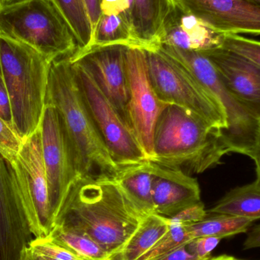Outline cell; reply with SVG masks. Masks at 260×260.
Returning <instances> with one entry per match:
<instances>
[{
    "label": "cell",
    "mask_w": 260,
    "mask_h": 260,
    "mask_svg": "<svg viewBox=\"0 0 260 260\" xmlns=\"http://www.w3.org/2000/svg\"><path fill=\"white\" fill-rule=\"evenodd\" d=\"M145 216L112 177L88 176L74 182L55 226L88 235L117 258Z\"/></svg>",
    "instance_id": "1"
},
{
    "label": "cell",
    "mask_w": 260,
    "mask_h": 260,
    "mask_svg": "<svg viewBox=\"0 0 260 260\" xmlns=\"http://www.w3.org/2000/svg\"><path fill=\"white\" fill-rule=\"evenodd\" d=\"M45 105L56 108L76 154L81 177L114 178V161L84 102L69 56L51 62Z\"/></svg>",
    "instance_id": "2"
},
{
    "label": "cell",
    "mask_w": 260,
    "mask_h": 260,
    "mask_svg": "<svg viewBox=\"0 0 260 260\" xmlns=\"http://www.w3.org/2000/svg\"><path fill=\"white\" fill-rule=\"evenodd\" d=\"M229 153L221 130L184 108L168 105L156 123L149 160L188 174H201Z\"/></svg>",
    "instance_id": "3"
},
{
    "label": "cell",
    "mask_w": 260,
    "mask_h": 260,
    "mask_svg": "<svg viewBox=\"0 0 260 260\" xmlns=\"http://www.w3.org/2000/svg\"><path fill=\"white\" fill-rule=\"evenodd\" d=\"M52 62L32 47L0 36V63L13 126L23 141L41 124Z\"/></svg>",
    "instance_id": "4"
},
{
    "label": "cell",
    "mask_w": 260,
    "mask_h": 260,
    "mask_svg": "<svg viewBox=\"0 0 260 260\" xmlns=\"http://www.w3.org/2000/svg\"><path fill=\"white\" fill-rule=\"evenodd\" d=\"M0 36L26 44L52 61L78 50L73 32L50 0L0 7Z\"/></svg>",
    "instance_id": "5"
},
{
    "label": "cell",
    "mask_w": 260,
    "mask_h": 260,
    "mask_svg": "<svg viewBox=\"0 0 260 260\" xmlns=\"http://www.w3.org/2000/svg\"><path fill=\"white\" fill-rule=\"evenodd\" d=\"M145 51L151 85L162 102L184 108L221 131L227 129L219 101L192 73L159 49Z\"/></svg>",
    "instance_id": "6"
},
{
    "label": "cell",
    "mask_w": 260,
    "mask_h": 260,
    "mask_svg": "<svg viewBox=\"0 0 260 260\" xmlns=\"http://www.w3.org/2000/svg\"><path fill=\"white\" fill-rule=\"evenodd\" d=\"M157 49L185 67L217 98L227 119V129L221 130V134L228 151L250 157L260 123L248 114L228 89L210 59L200 52L165 45L159 46Z\"/></svg>",
    "instance_id": "7"
},
{
    "label": "cell",
    "mask_w": 260,
    "mask_h": 260,
    "mask_svg": "<svg viewBox=\"0 0 260 260\" xmlns=\"http://www.w3.org/2000/svg\"><path fill=\"white\" fill-rule=\"evenodd\" d=\"M33 221L22 170L0 151V260H22L34 239Z\"/></svg>",
    "instance_id": "8"
},
{
    "label": "cell",
    "mask_w": 260,
    "mask_h": 260,
    "mask_svg": "<svg viewBox=\"0 0 260 260\" xmlns=\"http://www.w3.org/2000/svg\"><path fill=\"white\" fill-rule=\"evenodd\" d=\"M71 63L84 102L115 163L124 168L148 160L133 132L89 73L79 62Z\"/></svg>",
    "instance_id": "9"
},
{
    "label": "cell",
    "mask_w": 260,
    "mask_h": 260,
    "mask_svg": "<svg viewBox=\"0 0 260 260\" xmlns=\"http://www.w3.org/2000/svg\"><path fill=\"white\" fill-rule=\"evenodd\" d=\"M40 127L50 210L56 221L62 203L74 182L81 177L80 173L56 108L45 105Z\"/></svg>",
    "instance_id": "10"
},
{
    "label": "cell",
    "mask_w": 260,
    "mask_h": 260,
    "mask_svg": "<svg viewBox=\"0 0 260 260\" xmlns=\"http://www.w3.org/2000/svg\"><path fill=\"white\" fill-rule=\"evenodd\" d=\"M126 66L129 91L128 124L149 160L156 123L168 105L159 99L151 85L145 50L126 47Z\"/></svg>",
    "instance_id": "11"
},
{
    "label": "cell",
    "mask_w": 260,
    "mask_h": 260,
    "mask_svg": "<svg viewBox=\"0 0 260 260\" xmlns=\"http://www.w3.org/2000/svg\"><path fill=\"white\" fill-rule=\"evenodd\" d=\"M126 47L115 45L94 49L78 57H70V60L79 62L89 73L101 91L129 126L127 111L129 91L126 66Z\"/></svg>",
    "instance_id": "12"
},
{
    "label": "cell",
    "mask_w": 260,
    "mask_h": 260,
    "mask_svg": "<svg viewBox=\"0 0 260 260\" xmlns=\"http://www.w3.org/2000/svg\"><path fill=\"white\" fill-rule=\"evenodd\" d=\"M173 6L224 34L260 35V6L252 0H171Z\"/></svg>",
    "instance_id": "13"
},
{
    "label": "cell",
    "mask_w": 260,
    "mask_h": 260,
    "mask_svg": "<svg viewBox=\"0 0 260 260\" xmlns=\"http://www.w3.org/2000/svg\"><path fill=\"white\" fill-rule=\"evenodd\" d=\"M17 161L22 170L30 195L34 237L48 236L54 228L55 219L50 210L40 126L23 142Z\"/></svg>",
    "instance_id": "14"
},
{
    "label": "cell",
    "mask_w": 260,
    "mask_h": 260,
    "mask_svg": "<svg viewBox=\"0 0 260 260\" xmlns=\"http://www.w3.org/2000/svg\"><path fill=\"white\" fill-rule=\"evenodd\" d=\"M200 53L210 59L228 89L260 123L259 67L222 47Z\"/></svg>",
    "instance_id": "15"
},
{
    "label": "cell",
    "mask_w": 260,
    "mask_h": 260,
    "mask_svg": "<svg viewBox=\"0 0 260 260\" xmlns=\"http://www.w3.org/2000/svg\"><path fill=\"white\" fill-rule=\"evenodd\" d=\"M153 164L152 198L156 214L171 218L201 203L200 185L190 174L177 168Z\"/></svg>",
    "instance_id": "16"
},
{
    "label": "cell",
    "mask_w": 260,
    "mask_h": 260,
    "mask_svg": "<svg viewBox=\"0 0 260 260\" xmlns=\"http://www.w3.org/2000/svg\"><path fill=\"white\" fill-rule=\"evenodd\" d=\"M224 35L197 17L173 6L159 37L158 47L165 45L190 51H207L222 47Z\"/></svg>",
    "instance_id": "17"
},
{
    "label": "cell",
    "mask_w": 260,
    "mask_h": 260,
    "mask_svg": "<svg viewBox=\"0 0 260 260\" xmlns=\"http://www.w3.org/2000/svg\"><path fill=\"white\" fill-rule=\"evenodd\" d=\"M173 5L171 0H133L129 17L132 30L144 50H155Z\"/></svg>",
    "instance_id": "18"
},
{
    "label": "cell",
    "mask_w": 260,
    "mask_h": 260,
    "mask_svg": "<svg viewBox=\"0 0 260 260\" xmlns=\"http://www.w3.org/2000/svg\"><path fill=\"white\" fill-rule=\"evenodd\" d=\"M113 179L144 215L155 213L152 198V161L146 160L139 165L122 168Z\"/></svg>",
    "instance_id": "19"
},
{
    "label": "cell",
    "mask_w": 260,
    "mask_h": 260,
    "mask_svg": "<svg viewBox=\"0 0 260 260\" xmlns=\"http://www.w3.org/2000/svg\"><path fill=\"white\" fill-rule=\"evenodd\" d=\"M115 45L144 50L142 44L133 35L129 14L101 15L93 32L92 40L89 47L83 53L73 55L70 57L73 59L94 49Z\"/></svg>",
    "instance_id": "20"
},
{
    "label": "cell",
    "mask_w": 260,
    "mask_h": 260,
    "mask_svg": "<svg viewBox=\"0 0 260 260\" xmlns=\"http://www.w3.org/2000/svg\"><path fill=\"white\" fill-rule=\"evenodd\" d=\"M210 214H226L247 219H260V186L255 181L229 191L213 207Z\"/></svg>",
    "instance_id": "21"
},
{
    "label": "cell",
    "mask_w": 260,
    "mask_h": 260,
    "mask_svg": "<svg viewBox=\"0 0 260 260\" xmlns=\"http://www.w3.org/2000/svg\"><path fill=\"white\" fill-rule=\"evenodd\" d=\"M171 227L169 218L152 213L144 217L139 227L125 246L121 260H137L151 248Z\"/></svg>",
    "instance_id": "22"
},
{
    "label": "cell",
    "mask_w": 260,
    "mask_h": 260,
    "mask_svg": "<svg viewBox=\"0 0 260 260\" xmlns=\"http://www.w3.org/2000/svg\"><path fill=\"white\" fill-rule=\"evenodd\" d=\"M254 221L226 215L208 213L207 216L195 224L186 226L192 239L200 237H215L220 239L247 233Z\"/></svg>",
    "instance_id": "23"
},
{
    "label": "cell",
    "mask_w": 260,
    "mask_h": 260,
    "mask_svg": "<svg viewBox=\"0 0 260 260\" xmlns=\"http://www.w3.org/2000/svg\"><path fill=\"white\" fill-rule=\"evenodd\" d=\"M50 1L65 20L76 38L78 50L73 55L85 52L91 44L93 32L84 0Z\"/></svg>",
    "instance_id": "24"
},
{
    "label": "cell",
    "mask_w": 260,
    "mask_h": 260,
    "mask_svg": "<svg viewBox=\"0 0 260 260\" xmlns=\"http://www.w3.org/2000/svg\"><path fill=\"white\" fill-rule=\"evenodd\" d=\"M50 236L61 245L74 252L87 260H114L115 258L110 254L100 244L85 234L70 229L55 226Z\"/></svg>",
    "instance_id": "25"
},
{
    "label": "cell",
    "mask_w": 260,
    "mask_h": 260,
    "mask_svg": "<svg viewBox=\"0 0 260 260\" xmlns=\"http://www.w3.org/2000/svg\"><path fill=\"white\" fill-rule=\"evenodd\" d=\"M171 220V219H170ZM192 238L186 226L173 222L168 232L137 260H159L182 247H186Z\"/></svg>",
    "instance_id": "26"
},
{
    "label": "cell",
    "mask_w": 260,
    "mask_h": 260,
    "mask_svg": "<svg viewBox=\"0 0 260 260\" xmlns=\"http://www.w3.org/2000/svg\"><path fill=\"white\" fill-rule=\"evenodd\" d=\"M28 249L35 256L47 260H87L61 245L50 236L34 238Z\"/></svg>",
    "instance_id": "27"
},
{
    "label": "cell",
    "mask_w": 260,
    "mask_h": 260,
    "mask_svg": "<svg viewBox=\"0 0 260 260\" xmlns=\"http://www.w3.org/2000/svg\"><path fill=\"white\" fill-rule=\"evenodd\" d=\"M221 47L243 56L260 68V41L235 34H225Z\"/></svg>",
    "instance_id": "28"
},
{
    "label": "cell",
    "mask_w": 260,
    "mask_h": 260,
    "mask_svg": "<svg viewBox=\"0 0 260 260\" xmlns=\"http://www.w3.org/2000/svg\"><path fill=\"white\" fill-rule=\"evenodd\" d=\"M23 142L15 129L0 117V151L16 159Z\"/></svg>",
    "instance_id": "29"
},
{
    "label": "cell",
    "mask_w": 260,
    "mask_h": 260,
    "mask_svg": "<svg viewBox=\"0 0 260 260\" xmlns=\"http://www.w3.org/2000/svg\"><path fill=\"white\" fill-rule=\"evenodd\" d=\"M221 239L215 237H200L194 238L186 245V249L202 260L210 258Z\"/></svg>",
    "instance_id": "30"
},
{
    "label": "cell",
    "mask_w": 260,
    "mask_h": 260,
    "mask_svg": "<svg viewBox=\"0 0 260 260\" xmlns=\"http://www.w3.org/2000/svg\"><path fill=\"white\" fill-rule=\"evenodd\" d=\"M206 216L207 211L205 209L204 204L201 202L181 211L170 219L173 222L187 226L202 221Z\"/></svg>",
    "instance_id": "31"
},
{
    "label": "cell",
    "mask_w": 260,
    "mask_h": 260,
    "mask_svg": "<svg viewBox=\"0 0 260 260\" xmlns=\"http://www.w3.org/2000/svg\"><path fill=\"white\" fill-rule=\"evenodd\" d=\"M0 117L14 128L9 94L0 63ZM15 129V128H14Z\"/></svg>",
    "instance_id": "32"
},
{
    "label": "cell",
    "mask_w": 260,
    "mask_h": 260,
    "mask_svg": "<svg viewBox=\"0 0 260 260\" xmlns=\"http://www.w3.org/2000/svg\"><path fill=\"white\" fill-rule=\"evenodd\" d=\"M101 11L102 15H129L130 4L128 0H102Z\"/></svg>",
    "instance_id": "33"
},
{
    "label": "cell",
    "mask_w": 260,
    "mask_h": 260,
    "mask_svg": "<svg viewBox=\"0 0 260 260\" xmlns=\"http://www.w3.org/2000/svg\"><path fill=\"white\" fill-rule=\"evenodd\" d=\"M102 1V0H84L88 16H89L90 21H91L92 32H94L98 22H99V18L102 15V11H101Z\"/></svg>",
    "instance_id": "34"
},
{
    "label": "cell",
    "mask_w": 260,
    "mask_h": 260,
    "mask_svg": "<svg viewBox=\"0 0 260 260\" xmlns=\"http://www.w3.org/2000/svg\"><path fill=\"white\" fill-rule=\"evenodd\" d=\"M244 250L260 248V224L253 227L249 232L243 244Z\"/></svg>",
    "instance_id": "35"
},
{
    "label": "cell",
    "mask_w": 260,
    "mask_h": 260,
    "mask_svg": "<svg viewBox=\"0 0 260 260\" xmlns=\"http://www.w3.org/2000/svg\"><path fill=\"white\" fill-rule=\"evenodd\" d=\"M159 260H202L191 253L186 247L178 249L175 251Z\"/></svg>",
    "instance_id": "36"
},
{
    "label": "cell",
    "mask_w": 260,
    "mask_h": 260,
    "mask_svg": "<svg viewBox=\"0 0 260 260\" xmlns=\"http://www.w3.org/2000/svg\"><path fill=\"white\" fill-rule=\"evenodd\" d=\"M250 157L253 159L256 165V180H255V183L260 186V129Z\"/></svg>",
    "instance_id": "37"
},
{
    "label": "cell",
    "mask_w": 260,
    "mask_h": 260,
    "mask_svg": "<svg viewBox=\"0 0 260 260\" xmlns=\"http://www.w3.org/2000/svg\"><path fill=\"white\" fill-rule=\"evenodd\" d=\"M25 1L27 0H0V7L12 6V5L18 4Z\"/></svg>",
    "instance_id": "38"
},
{
    "label": "cell",
    "mask_w": 260,
    "mask_h": 260,
    "mask_svg": "<svg viewBox=\"0 0 260 260\" xmlns=\"http://www.w3.org/2000/svg\"><path fill=\"white\" fill-rule=\"evenodd\" d=\"M206 260H244L241 259H238V258L235 257V256H229V255L223 254L221 256H215L212 257L211 256L210 258Z\"/></svg>",
    "instance_id": "39"
},
{
    "label": "cell",
    "mask_w": 260,
    "mask_h": 260,
    "mask_svg": "<svg viewBox=\"0 0 260 260\" xmlns=\"http://www.w3.org/2000/svg\"><path fill=\"white\" fill-rule=\"evenodd\" d=\"M22 260H37L35 259V256H33L31 253H30L29 249H27L26 250L25 253H24V257H23Z\"/></svg>",
    "instance_id": "40"
},
{
    "label": "cell",
    "mask_w": 260,
    "mask_h": 260,
    "mask_svg": "<svg viewBox=\"0 0 260 260\" xmlns=\"http://www.w3.org/2000/svg\"><path fill=\"white\" fill-rule=\"evenodd\" d=\"M30 253H31V252H30ZM32 254H33V253H32ZM33 256H35V259H36L37 260H47V259H44V258L40 257V256H35V255H34V254H33Z\"/></svg>",
    "instance_id": "41"
},
{
    "label": "cell",
    "mask_w": 260,
    "mask_h": 260,
    "mask_svg": "<svg viewBox=\"0 0 260 260\" xmlns=\"http://www.w3.org/2000/svg\"><path fill=\"white\" fill-rule=\"evenodd\" d=\"M252 1L254 2L256 4L259 5L260 6V0H252Z\"/></svg>",
    "instance_id": "42"
},
{
    "label": "cell",
    "mask_w": 260,
    "mask_h": 260,
    "mask_svg": "<svg viewBox=\"0 0 260 260\" xmlns=\"http://www.w3.org/2000/svg\"><path fill=\"white\" fill-rule=\"evenodd\" d=\"M128 1H129L130 4V7H131L132 3H133V0H128Z\"/></svg>",
    "instance_id": "43"
}]
</instances>
